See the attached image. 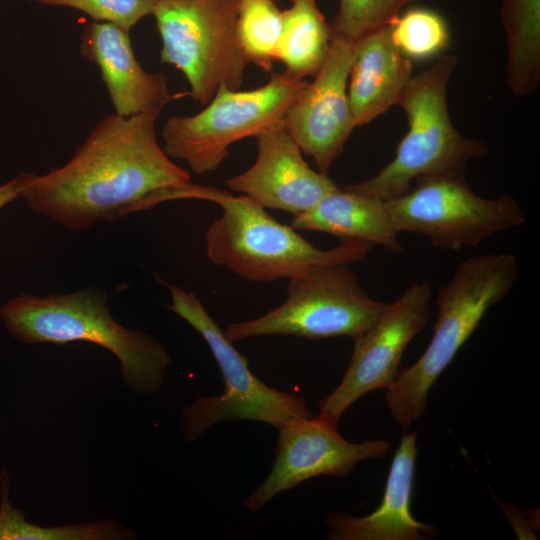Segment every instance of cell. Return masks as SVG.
Returning <instances> with one entry per match:
<instances>
[{"label": "cell", "mask_w": 540, "mask_h": 540, "mask_svg": "<svg viewBox=\"0 0 540 540\" xmlns=\"http://www.w3.org/2000/svg\"><path fill=\"white\" fill-rule=\"evenodd\" d=\"M331 45L330 25L316 0H291L282 12L278 61L284 73L298 79L314 77L322 68Z\"/></svg>", "instance_id": "d6986e66"}, {"label": "cell", "mask_w": 540, "mask_h": 540, "mask_svg": "<svg viewBox=\"0 0 540 540\" xmlns=\"http://www.w3.org/2000/svg\"><path fill=\"white\" fill-rule=\"evenodd\" d=\"M237 0H163L153 13L160 61L183 73L188 94L207 104L220 86L238 90L247 66L236 38Z\"/></svg>", "instance_id": "9c48e42d"}, {"label": "cell", "mask_w": 540, "mask_h": 540, "mask_svg": "<svg viewBox=\"0 0 540 540\" xmlns=\"http://www.w3.org/2000/svg\"><path fill=\"white\" fill-rule=\"evenodd\" d=\"M457 62L456 55L447 54L412 76L398 103L406 114L408 130L395 157L375 176L344 189L388 201L410 191L420 177L464 172L470 160L488 153L485 143L465 138L450 118L447 89Z\"/></svg>", "instance_id": "5b68a950"}, {"label": "cell", "mask_w": 540, "mask_h": 540, "mask_svg": "<svg viewBox=\"0 0 540 540\" xmlns=\"http://www.w3.org/2000/svg\"><path fill=\"white\" fill-rule=\"evenodd\" d=\"M391 38L409 59L424 60L447 48L450 34L445 19L427 8H411L390 24Z\"/></svg>", "instance_id": "603a6c76"}, {"label": "cell", "mask_w": 540, "mask_h": 540, "mask_svg": "<svg viewBox=\"0 0 540 540\" xmlns=\"http://www.w3.org/2000/svg\"><path fill=\"white\" fill-rule=\"evenodd\" d=\"M278 431L272 469L244 500V506L253 512L313 477H345L360 461L381 458L390 448L383 439L349 442L337 426L319 416L293 421Z\"/></svg>", "instance_id": "7c38bea8"}, {"label": "cell", "mask_w": 540, "mask_h": 540, "mask_svg": "<svg viewBox=\"0 0 540 540\" xmlns=\"http://www.w3.org/2000/svg\"><path fill=\"white\" fill-rule=\"evenodd\" d=\"M80 54L97 65L115 114L130 117L164 106L182 94L169 92L163 73L143 69L135 57L130 32L92 21L80 35Z\"/></svg>", "instance_id": "9a60e30c"}, {"label": "cell", "mask_w": 540, "mask_h": 540, "mask_svg": "<svg viewBox=\"0 0 540 540\" xmlns=\"http://www.w3.org/2000/svg\"><path fill=\"white\" fill-rule=\"evenodd\" d=\"M161 111L103 116L64 165L44 175L23 172L20 198L71 231L155 206L163 192L191 182L158 143Z\"/></svg>", "instance_id": "6da1fadb"}, {"label": "cell", "mask_w": 540, "mask_h": 540, "mask_svg": "<svg viewBox=\"0 0 540 540\" xmlns=\"http://www.w3.org/2000/svg\"><path fill=\"white\" fill-rule=\"evenodd\" d=\"M256 139V161L243 173L226 180L230 190L243 193L264 208L295 216L338 188L328 175L308 165L283 121L261 132Z\"/></svg>", "instance_id": "5bb4252c"}, {"label": "cell", "mask_w": 540, "mask_h": 540, "mask_svg": "<svg viewBox=\"0 0 540 540\" xmlns=\"http://www.w3.org/2000/svg\"><path fill=\"white\" fill-rule=\"evenodd\" d=\"M352 55L353 43L331 38L325 63L283 118L301 151L326 175L357 127L347 92Z\"/></svg>", "instance_id": "4fadbf2b"}, {"label": "cell", "mask_w": 540, "mask_h": 540, "mask_svg": "<svg viewBox=\"0 0 540 540\" xmlns=\"http://www.w3.org/2000/svg\"><path fill=\"white\" fill-rule=\"evenodd\" d=\"M0 320L10 335L28 344H96L120 362L123 383L132 392L158 393L172 358L153 336L118 323L98 287L39 297L21 293L0 306Z\"/></svg>", "instance_id": "7a4b0ae2"}, {"label": "cell", "mask_w": 540, "mask_h": 540, "mask_svg": "<svg viewBox=\"0 0 540 540\" xmlns=\"http://www.w3.org/2000/svg\"><path fill=\"white\" fill-rule=\"evenodd\" d=\"M418 0H340L330 25L331 38L354 43L389 25L401 9Z\"/></svg>", "instance_id": "cb8c5ba5"}, {"label": "cell", "mask_w": 540, "mask_h": 540, "mask_svg": "<svg viewBox=\"0 0 540 540\" xmlns=\"http://www.w3.org/2000/svg\"><path fill=\"white\" fill-rule=\"evenodd\" d=\"M414 182L410 191L385 204L398 234L425 235L436 248L476 247L526 221L512 195L483 198L469 186L462 171L424 176Z\"/></svg>", "instance_id": "30bf717a"}, {"label": "cell", "mask_w": 540, "mask_h": 540, "mask_svg": "<svg viewBox=\"0 0 540 540\" xmlns=\"http://www.w3.org/2000/svg\"><path fill=\"white\" fill-rule=\"evenodd\" d=\"M290 226L295 230L328 233L342 241H368L394 254L403 252L385 201L343 187L295 215Z\"/></svg>", "instance_id": "ac0fdd59"}, {"label": "cell", "mask_w": 540, "mask_h": 540, "mask_svg": "<svg viewBox=\"0 0 540 540\" xmlns=\"http://www.w3.org/2000/svg\"><path fill=\"white\" fill-rule=\"evenodd\" d=\"M388 302L375 300L348 265L309 267L291 277L287 297L265 315L229 325L232 342L260 336L355 339L378 318Z\"/></svg>", "instance_id": "ba28073f"}, {"label": "cell", "mask_w": 540, "mask_h": 540, "mask_svg": "<svg viewBox=\"0 0 540 540\" xmlns=\"http://www.w3.org/2000/svg\"><path fill=\"white\" fill-rule=\"evenodd\" d=\"M431 297L428 282L411 284L353 339V352L341 382L317 403L320 418L338 426L345 411L360 397L390 387L400 371L406 347L429 321Z\"/></svg>", "instance_id": "8fae6325"}, {"label": "cell", "mask_w": 540, "mask_h": 540, "mask_svg": "<svg viewBox=\"0 0 540 540\" xmlns=\"http://www.w3.org/2000/svg\"><path fill=\"white\" fill-rule=\"evenodd\" d=\"M519 277L514 254L486 253L462 261L439 288L430 343L386 389L387 405L403 433L423 414L430 388L479 327L485 313L510 293Z\"/></svg>", "instance_id": "277c9868"}, {"label": "cell", "mask_w": 540, "mask_h": 540, "mask_svg": "<svg viewBox=\"0 0 540 540\" xmlns=\"http://www.w3.org/2000/svg\"><path fill=\"white\" fill-rule=\"evenodd\" d=\"M278 0H237L236 38L247 61L270 72L278 61L282 29Z\"/></svg>", "instance_id": "7402d4cb"}, {"label": "cell", "mask_w": 540, "mask_h": 540, "mask_svg": "<svg viewBox=\"0 0 540 540\" xmlns=\"http://www.w3.org/2000/svg\"><path fill=\"white\" fill-rule=\"evenodd\" d=\"M23 185V172L16 175L12 180L0 185V209L13 200L20 198Z\"/></svg>", "instance_id": "484cf974"}, {"label": "cell", "mask_w": 540, "mask_h": 540, "mask_svg": "<svg viewBox=\"0 0 540 540\" xmlns=\"http://www.w3.org/2000/svg\"><path fill=\"white\" fill-rule=\"evenodd\" d=\"M501 21L507 85L515 96H529L540 84V0H503Z\"/></svg>", "instance_id": "ffe728a7"}, {"label": "cell", "mask_w": 540, "mask_h": 540, "mask_svg": "<svg viewBox=\"0 0 540 540\" xmlns=\"http://www.w3.org/2000/svg\"><path fill=\"white\" fill-rule=\"evenodd\" d=\"M411 78V61L394 44L389 25L355 41L347 92L356 126L398 105Z\"/></svg>", "instance_id": "e0dca14e"}, {"label": "cell", "mask_w": 540, "mask_h": 540, "mask_svg": "<svg viewBox=\"0 0 540 540\" xmlns=\"http://www.w3.org/2000/svg\"><path fill=\"white\" fill-rule=\"evenodd\" d=\"M169 310L195 329L209 346L224 379V390L211 397L199 396L181 411L184 438L193 442L210 426L226 420H254L279 429L296 420L313 417L305 400L276 390L250 370L247 359L234 347L200 300L175 284H168Z\"/></svg>", "instance_id": "8992f818"}, {"label": "cell", "mask_w": 540, "mask_h": 540, "mask_svg": "<svg viewBox=\"0 0 540 540\" xmlns=\"http://www.w3.org/2000/svg\"><path fill=\"white\" fill-rule=\"evenodd\" d=\"M163 0H35L42 6L69 7L95 22L115 24L130 32L144 17L153 15Z\"/></svg>", "instance_id": "d4e9b609"}, {"label": "cell", "mask_w": 540, "mask_h": 540, "mask_svg": "<svg viewBox=\"0 0 540 540\" xmlns=\"http://www.w3.org/2000/svg\"><path fill=\"white\" fill-rule=\"evenodd\" d=\"M172 198L203 199L222 208V216L206 231L207 256L252 282L290 279L316 265L349 266L364 260L375 246L363 240H344L332 249L317 248L246 195L234 196L214 187L190 182L175 189Z\"/></svg>", "instance_id": "3957f363"}, {"label": "cell", "mask_w": 540, "mask_h": 540, "mask_svg": "<svg viewBox=\"0 0 540 540\" xmlns=\"http://www.w3.org/2000/svg\"><path fill=\"white\" fill-rule=\"evenodd\" d=\"M11 474L0 471V540H124L135 533L115 520L45 527L25 519L9 500Z\"/></svg>", "instance_id": "44dd1931"}, {"label": "cell", "mask_w": 540, "mask_h": 540, "mask_svg": "<svg viewBox=\"0 0 540 540\" xmlns=\"http://www.w3.org/2000/svg\"><path fill=\"white\" fill-rule=\"evenodd\" d=\"M418 432H406L394 453L383 499L367 516L345 512L326 517L331 540H425L433 536L432 525L416 520L410 510L411 492L417 457Z\"/></svg>", "instance_id": "2e32d148"}, {"label": "cell", "mask_w": 540, "mask_h": 540, "mask_svg": "<svg viewBox=\"0 0 540 540\" xmlns=\"http://www.w3.org/2000/svg\"><path fill=\"white\" fill-rule=\"evenodd\" d=\"M307 84L283 72L272 73L265 85L252 90L220 86L200 112L166 120L161 130L163 150L195 174L215 171L233 143L281 123Z\"/></svg>", "instance_id": "52a82bcc"}]
</instances>
